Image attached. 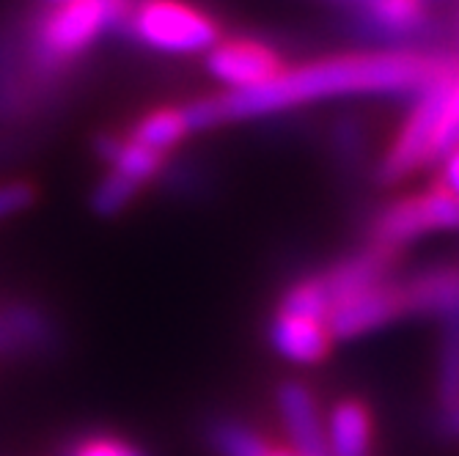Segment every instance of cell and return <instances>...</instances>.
<instances>
[{"mask_svg": "<svg viewBox=\"0 0 459 456\" xmlns=\"http://www.w3.org/2000/svg\"><path fill=\"white\" fill-rule=\"evenodd\" d=\"M443 66L446 61L412 50L333 56L295 69H281L256 89L201 97L182 110L190 133H204L218 124L270 116L308 102L360 94H419L429 80L440 74Z\"/></svg>", "mask_w": 459, "mask_h": 456, "instance_id": "1", "label": "cell"}, {"mask_svg": "<svg viewBox=\"0 0 459 456\" xmlns=\"http://www.w3.org/2000/svg\"><path fill=\"white\" fill-rule=\"evenodd\" d=\"M130 0H69L53 6L33 30L36 56L50 64H66L86 53L108 30L121 28Z\"/></svg>", "mask_w": 459, "mask_h": 456, "instance_id": "2", "label": "cell"}, {"mask_svg": "<svg viewBox=\"0 0 459 456\" xmlns=\"http://www.w3.org/2000/svg\"><path fill=\"white\" fill-rule=\"evenodd\" d=\"M121 28L138 45L169 56L206 53L218 41L215 20L185 0H130Z\"/></svg>", "mask_w": 459, "mask_h": 456, "instance_id": "3", "label": "cell"}, {"mask_svg": "<svg viewBox=\"0 0 459 456\" xmlns=\"http://www.w3.org/2000/svg\"><path fill=\"white\" fill-rule=\"evenodd\" d=\"M448 69H451V64H446L440 69V74L435 80H429L427 86L415 94V105H412L410 116L404 118L396 141L391 143V149L380 165V176L385 182H396L435 159L432 143H435V130H437V118H440Z\"/></svg>", "mask_w": 459, "mask_h": 456, "instance_id": "4", "label": "cell"}, {"mask_svg": "<svg viewBox=\"0 0 459 456\" xmlns=\"http://www.w3.org/2000/svg\"><path fill=\"white\" fill-rule=\"evenodd\" d=\"M443 228H459V201L443 185H435L419 195H407L385 206L374 223V237L377 245L394 251L415 237Z\"/></svg>", "mask_w": 459, "mask_h": 456, "instance_id": "5", "label": "cell"}, {"mask_svg": "<svg viewBox=\"0 0 459 456\" xmlns=\"http://www.w3.org/2000/svg\"><path fill=\"white\" fill-rule=\"evenodd\" d=\"M281 69L278 53L254 39H218L206 50V72L229 91L256 89Z\"/></svg>", "mask_w": 459, "mask_h": 456, "instance_id": "6", "label": "cell"}, {"mask_svg": "<svg viewBox=\"0 0 459 456\" xmlns=\"http://www.w3.org/2000/svg\"><path fill=\"white\" fill-rule=\"evenodd\" d=\"M399 314H404L402 288L399 283H391L385 278L380 283L366 286L360 292L339 300L327 314L325 324H327L330 339H355V336L371 333V330H377V327H385Z\"/></svg>", "mask_w": 459, "mask_h": 456, "instance_id": "7", "label": "cell"}, {"mask_svg": "<svg viewBox=\"0 0 459 456\" xmlns=\"http://www.w3.org/2000/svg\"><path fill=\"white\" fill-rule=\"evenodd\" d=\"M278 416L291 443V451L303 456H327L325 421L308 385L289 380L278 388Z\"/></svg>", "mask_w": 459, "mask_h": 456, "instance_id": "8", "label": "cell"}, {"mask_svg": "<svg viewBox=\"0 0 459 456\" xmlns=\"http://www.w3.org/2000/svg\"><path fill=\"white\" fill-rule=\"evenodd\" d=\"M399 288L404 311L437 316L443 322L459 319V264L432 267L399 283Z\"/></svg>", "mask_w": 459, "mask_h": 456, "instance_id": "9", "label": "cell"}, {"mask_svg": "<svg viewBox=\"0 0 459 456\" xmlns=\"http://www.w3.org/2000/svg\"><path fill=\"white\" fill-rule=\"evenodd\" d=\"M270 344L273 349L295 366H314L325 360L333 339L327 333V324L311 316L283 314L278 311L270 324Z\"/></svg>", "mask_w": 459, "mask_h": 456, "instance_id": "10", "label": "cell"}, {"mask_svg": "<svg viewBox=\"0 0 459 456\" xmlns=\"http://www.w3.org/2000/svg\"><path fill=\"white\" fill-rule=\"evenodd\" d=\"M355 22L368 39L399 45L427 28V4L424 0H374L371 6L355 12Z\"/></svg>", "mask_w": 459, "mask_h": 456, "instance_id": "11", "label": "cell"}, {"mask_svg": "<svg viewBox=\"0 0 459 456\" xmlns=\"http://www.w3.org/2000/svg\"><path fill=\"white\" fill-rule=\"evenodd\" d=\"M325 445L327 456H371V412L355 399L339 401L325 421Z\"/></svg>", "mask_w": 459, "mask_h": 456, "instance_id": "12", "label": "cell"}, {"mask_svg": "<svg viewBox=\"0 0 459 456\" xmlns=\"http://www.w3.org/2000/svg\"><path fill=\"white\" fill-rule=\"evenodd\" d=\"M187 135H190V127H187V118H185L182 108H157V110L141 116L130 133L133 141H138L160 154H169L171 149H177Z\"/></svg>", "mask_w": 459, "mask_h": 456, "instance_id": "13", "label": "cell"}, {"mask_svg": "<svg viewBox=\"0 0 459 456\" xmlns=\"http://www.w3.org/2000/svg\"><path fill=\"white\" fill-rule=\"evenodd\" d=\"M50 339L48 319L30 308L0 311V349H33Z\"/></svg>", "mask_w": 459, "mask_h": 456, "instance_id": "14", "label": "cell"}, {"mask_svg": "<svg viewBox=\"0 0 459 456\" xmlns=\"http://www.w3.org/2000/svg\"><path fill=\"white\" fill-rule=\"evenodd\" d=\"M333 308V295L325 283L322 275H308L303 280H298L295 286L289 288L281 300L283 314H298V316H311L319 322H327V314Z\"/></svg>", "mask_w": 459, "mask_h": 456, "instance_id": "15", "label": "cell"}, {"mask_svg": "<svg viewBox=\"0 0 459 456\" xmlns=\"http://www.w3.org/2000/svg\"><path fill=\"white\" fill-rule=\"evenodd\" d=\"M210 440L221 456H273L275 453V448H270L259 432L247 429L237 421L215 424L210 432Z\"/></svg>", "mask_w": 459, "mask_h": 456, "instance_id": "16", "label": "cell"}, {"mask_svg": "<svg viewBox=\"0 0 459 456\" xmlns=\"http://www.w3.org/2000/svg\"><path fill=\"white\" fill-rule=\"evenodd\" d=\"M437 388H440L443 404L459 401V319L446 322V333L440 341Z\"/></svg>", "mask_w": 459, "mask_h": 456, "instance_id": "17", "label": "cell"}, {"mask_svg": "<svg viewBox=\"0 0 459 456\" xmlns=\"http://www.w3.org/2000/svg\"><path fill=\"white\" fill-rule=\"evenodd\" d=\"M61 456H146L135 443L116 434H82L72 440Z\"/></svg>", "mask_w": 459, "mask_h": 456, "instance_id": "18", "label": "cell"}, {"mask_svg": "<svg viewBox=\"0 0 459 456\" xmlns=\"http://www.w3.org/2000/svg\"><path fill=\"white\" fill-rule=\"evenodd\" d=\"M138 193H141V187H135L133 182H127V179H121V176L108 171L105 179L97 185V190L91 195V203H94V210L100 215H118Z\"/></svg>", "mask_w": 459, "mask_h": 456, "instance_id": "19", "label": "cell"}, {"mask_svg": "<svg viewBox=\"0 0 459 456\" xmlns=\"http://www.w3.org/2000/svg\"><path fill=\"white\" fill-rule=\"evenodd\" d=\"M30 201H33V193L28 185H4L0 187V220L22 212Z\"/></svg>", "mask_w": 459, "mask_h": 456, "instance_id": "20", "label": "cell"}, {"mask_svg": "<svg viewBox=\"0 0 459 456\" xmlns=\"http://www.w3.org/2000/svg\"><path fill=\"white\" fill-rule=\"evenodd\" d=\"M440 185L459 201V146L443 157V179Z\"/></svg>", "mask_w": 459, "mask_h": 456, "instance_id": "21", "label": "cell"}, {"mask_svg": "<svg viewBox=\"0 0 459 456\" xmlns=\"http://www.w3.org/2000/svg\"><path fill=\"white\" fill-rule=\"evenodd\" d=\"M443 429H446L451 437H459V401H456V404H446V412H443Z\"/></svg>", "mask_w": 459, "mask_h": 456, "instance_id": "22", "label": "cell"}, {"mask_svg": "<svg viewBox=\"0 0 459 456\" xmlns=\"http://www.w3.org/2000/svg\"><path fill=\"white\" fill-rule=\"evenodd\" d=\"M330 4H342V6H350L352 12H360V9L371 6L374 0H330Z\"/></svg>", "mask_w": 459, "mask_h": 456, "instance_id": "23", "label": "cell"}, {"mask_svg": "<svg viewBox=\"0 0 459 456\" xmlns=\"http://www.w3.org/2000/svg\"><path fill=\"white\" fill-rule=\"evenodd\" d=\"M273 456H303V453H295V451H275Z\"/></svg>", "mask_w": 459, "mask_h": 456, "instance_id": "24", "label": "cell"}, {"mask_svg": "<svg viewBox=\"0 0 459 456\" xmlns=\"http://www.w3.org/2000/svg\"><path fill=\"white\" fill-rule=\"evenodd\" d=\"M50 4H53V6H58V4H69V0H50Z\"/></svg>", "mask_w": 459, "mask_h": 456, "instance_id": "25", "label": "cell"}]
</instances>
